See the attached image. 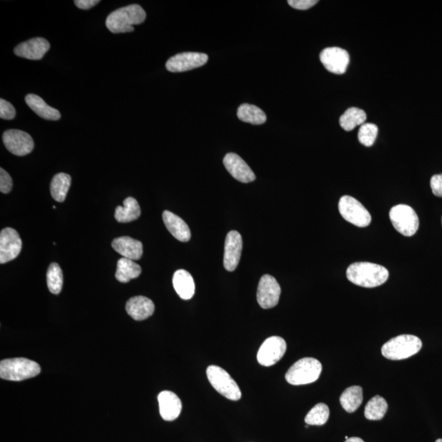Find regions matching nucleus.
<instances>
[{
  "mask_svg": "<svg viewBox=\"0 0 442 442\" xmlns=\"http://www.w3.org/2000/svg\"><path fill=\"white\" fill-rule=\"evenodd\" d=\"M173 286L179 297L190 300L195 294V283L191 274L184 269H179L174 274Z\"/></svg>",
  "mask_w": 442,
  "mask_h": 442,
  "instance_id": "22",
  "label": "nucleus"
},
{
  "mask_svg": "<svg viewBox=\"0 0 442 442\" xmlns=\"http://www.w3.org/2000/svg\"><path fill=\"white\" fill-rule=\"evenodd\" d=\"M238 118L240 121L252 124H264L267 120L266 115L258 107L244 104L239 107Z\"/></svg>",
  "mask_w": 442,
  "mask_h": 442,
  "instance_id": "29",
  "label": "nucleus"
},
{
  "mask_svg": "<svg viewBox=\"0 0 442 442\" xmlns=\"http://www.w3.org/2000/svg\"><path fill=\"white\" fill-rule=\"evenodd\" d=\"M146 12L139 4H131L115 10L107 16L106 25L114 34L134 32V25L143 23Z\"/></svg>",
  "mask_w": 442,
  "mask_h": 442,
  "instance_id": "2",
  "label": "nucleus"
},
{
  "mask_svg": "<svg viewBox=\"0 0 442 442\" xmlns=\"http://www.w3.org/2000/svg\"><path fill=\"white\" fill-rule=\"evenodd\" d=\"M430 184L433 195L442 197V175H433Z\"/></svg>",
  "mask_w": 442,
  "mask_h": 442,
  "instance_id": "37",
  "label": "nucleus"
},
{
  "mask_svg": "<svg viewBox=\"0 0 442 442\" xmlns=\"http://www.w3.org/2000/svg\"><path fill=\"white\" fill-rule=\"evenodd\" d=\"M123 207L118 206L115 212V219L119 223H129L139 219L141 210L138 201L134 197H129L124 199Z\"/></svg>",
  "mask_w": 442,
  "mask_h": 442,
  "instance_id": "24",
  "label": "nucleus"
},
{
  "mask_svg": "<svg viewBox=\"0 0 442 442\" xmlns=\"http://www.w3.org/2000/svg\"><path fill=\"white\" fill-rule=\"evenodd\" d=\"M346 277L355 285L363 287H379L387 282L388 270L380 265L371 263H355L346 270Z\"/></svg>",
  "mask_w": 442,
  "mask_h": 442,
  "instance_id": "1",
  "label": "nucleus"
},
{
  "mask_svg": "<svg viewBox=\"0 0 442 442\" xmlns=\"http://www.w3.org/2000/svg\"><path fill=\"white\" fill-rule=\"evenodd\" d=\"M158 404L162 418L165 421H174L182 411V402L175 394L170 390H163L157 397Z\"/></svg>",
  "mask_w": 442,
  "mask_h": 442,
  "instance_id": "18",
  "label": "nucleus"
},
{
  "mask_svg": "<svg viewBox=\"0 0 442 442\" xmlns=\"http://www.w3.org/2000/svg\"><path fill=\"white\" fill-rule=\"evenodd\" d=\"M207 376L213 388L230 401H239L242 397L241 390L230 373L221 367L208 368Z\"/></svg>",
  "mask_w": 442,
  "mask_h": 442,
  "instance_id": "6",
  "label": "nucleus"
},
{
  "mask_svg": "<svg viewBox=\"0 0 442 442\" xmlns=\"http://www.w3.org/2000/svg\"><path fill=\"white\" fill-rule=\"evenodd\" d=\"M435 442H442V439H437Z\"/></svg>",
  "mask_w": 442,
  "mask_h": 442,
  "instance_id": "40",
  "label": "nucleus"
},
{
  "mask_svg": "<svg viewBox=\"0 0 442 442\" xmlns=\"http://www.w3.org/2000/svg\"><path fill=\"white\" fill-rule=\"evenodd\" d=\"M363 402V389L360 386H351L342 393L340 397L341 405L349 413H354Z\"/></svg>",
  "mask_w": 442,
  "mask_h": 442,
  "instance_id": "25",
  "label": "nucleus"
},
{
  "mask_svg": "<svg viewBox=\"0 0 442 442\" xmlns=\"http://www.w3.org/2000/svg\"><path fill=\"white\" fill-rule=\"evenodd\" d=\"M441 224H442V217H441Z\"/></svg>",
  "mask_w": 442,
  "mask_h": 442,
  "instance_id": "42",
  "label": "nucleus"
},
{
  "mask_svg": "<svg viewBox=\"0 0 442 442\" xmlns=\"http://www.w3.org/2000/svg\"><path fill=\"white\" fill-rule=\"evenodd\" d=\"M329 418V408L324 403H319L309 411V413L305 418V422L307 425H316V426H322L328 422Z\"/></svg>",
  "mask_w": 442,
  "mask_h": 442,
  "instance_id": "32",
  "label": "nucleus"
},
{
  "mask_svg": "<svg viewBox=\"0 0 442 442\" xmlns=\"http://www.w3.org/2000/svg\"><path fill=\"white\" fill-rule=\"evenodd\" d=\"M111 246L124 258L138 261L143 256V243L128 236L115 239Z\"/></svg>",
  "mask_w": 442,
  "mask_h": 442,
  "instance_id": "20",
  "label": "nucleus"
},
{
  "mask_svg": "<svg viewBox=\"0 0 442 442\" xmlns=\"http://www.w3.org/2000/svg\"><path fill=\"white\" fill-rule=\"evenodd\" d=\"M345 442H364L362 439H360V437H349V439L346 440Z\"/></svg>",
  "mask_w": 442,
  "mask_h": 442,
  "instance_id": "39",
  "label": "nucleus"
},
{
  "mask_svg": "<svg viewBox=\"0 0 442 442\" xmlns=\"http://www.w3.org/2000/svg\"><path fill=\"white\" fill-rule=\"evenodd\" d=\"M281 287L273 276L265 274L261 277L257 289V302L263 309L276 307L280 301Z\"/></svg>",
  "mask_w": 442,
  "mask_h": 442,
  "instance_id": "10",
  "label": "nucleus"
},
{
  "mask_svg": "<svg viewBox=\"0 0 442 442\" xmlns=\"http://www.w3.org/2000/svg\"><path fill=\"white\" fill-rule=\"evenodd\" d=\"M3 141L6 148L16 156H25L34 148V141L27 132L8 130L3 133Z\"/></svg>",
  "mask_w": 442,
  "mask_h": 442,
  "instance_id": "11",
  "label": "nucleus"
},
{
  "mask_svg": "<svg viewBox=\"0 0 442 442\" xmlns=\"http://www.w3.org/2000/svg\"><path fill=\"white\" fill-rule=\"evenodd\" d=\"M224 165L234 179L242 183H251L256 179V175L247 162L237 154L231 153L224 157Z\"/></svg>",
  "mask_w": 442,
  "mask_h": 442,
  "instance_id": "16",
  "label": "nucleus"
},
{
  "mask_svg": "<svg viewBox=\"0 0 442 442\" xmlns=\"http://www.w3.org/2000/svg\"><path fill=\"white\" fill-rule=\"evenodd\" d=\"M16 117L14 107L6 100H0V118L3 120H12Z\"/></svg>",
  "mask_w": 442,
  "mask_h": 442,
  "instance_id": "34",
  "label": "nucleus"
},
{
  "mask_svg": "<svg viewBox=\"0 0 442 442\" xmlns=\"http://www.w3.org/2000/svg\"><path fill=\"white\" fill-rule=\"evenodd\" d=\"M321 372L322 364L318 360L302 358L291 366L285 379L287 383L294 386L310 384L319 379Z\"/></svg>",
  "mask_w": 442,
  "mask_h": 442,
  "instance_id": "5",
  "label": "nucleus"
},
{
  "mask_svg": "<svg viewBox=\"0 0 442 442\" xmlns=\"http://www.w3.org/2000/svg\"><path fill=\"white\" fill-rule=\"evenodd\" d=\"M163 221L170 233L180 242H188L191 239V232L181 218L169 211L162 214Z\"/></svg>",
  "mask_w": 442,
  "mask_h": 442,
  "instance_id": "21",
  "label": "nucleus"
},
{
  "mask_svg": "<svg viewBox=\"0 0 442 442\" xmlns=\"http://www.w3.org/2000/svg\"><path fill=\"white\" fill-rule=\"evenodd\" d=\"M339 212L346 221L364 228L370 225L371 216L368 210L359 201L351 196H343L339 200Z\"/></svg>",
  "mask_w": 442,
  "mask_h": 442,
  "instance_id": "8",
  "label": "nucleus"
},
{
  "mask_svg": "<svg viewBox=\"0 0 442 442\" xmlns=\"http://www.w3.org/2000/svg\"><path fill=\"white\" fill-rule=\"evenodd\" d=\"M50 49V44L44 38L37 37L21 43L16 47L14 54L18 57L30 60H40Z\"/></svg>",
  "mask_w": 442,
  "mask_h": 442,
  "instance_id": "17",
  "label": "nucleus"
},
{
  "mask_svg": "<svg viewBox=\"0 0 442 442\" xmlns=\"http://www.w3.org/2000/svg\"><path fill=\"white\" fill-rule=\"evenodd\" d=\"M422 346V341L418 337L403 334L386 342L382 347V354L388 360H405L417 354Z\"/></svg>",
  "mask_w": 442,
  "mask_h": 442,
  "instance_id": "4",
  "label": "nucleus"
},
{
  "mask_svg": "<svg viewBox=\"0 0 442 442\" xmlns=\"http://www.w3.org/2000/svg\"><path fill=\"white\" fill-rule=\"evenodd\" d=\"M142 272L140 266L132 261L127 258L120 259L118 261L117 272H115V278L121 283H128L134 278H138Z\"/></svg>",
  "mask_w": 442,
  "mask_h": 442,
  "instance_id": "26",
  "label": "nucleus"
},
{
  "mask_svg": "<svg viewBox=\"0 0 442 442\" xmlns=\"http://www.w3.org/2000/svg\"><path fill=\"white\" fill-rule=\"evenodd\" d=\"M12 178L3 168L0 169V191L2 194H8L12 190Z\"/></svg>",
  "mask_w": 442,
  "mask_h": 442,
  "instance_id": "35",
  "label": "nucleus"
},
{
  "mask_svg": "<svg viewBox=\"0 0 442 442\" xmlns=\"http://www.w3.org/2000/svg\"><path fill=\"white\" fill-rule=\"evenodd\" d=\"M98 3H100V0H76L75 1L76 6L84 10H89L97 5Z\"/></svg>",
  "mask_w": 442,
  "mask_h": 442,
  "instance_id": "38",
  "label": "nucleus"
},
{
  "mask_svg": "<svg viewBox=\"0 0 442 442\" xmlns=\"http://www.w3.org/2000/svg\"><path fill=\"white\" fill-rule=\"evenodd\" d=\"M47 285L50 293L58 295L61 293L63 285V274L61 267L57 263L49 266L47 272Z\"/></svg>",
  "mask_w": 442,
  "mask_h": 442,
  "instance_id": "31",
  "label": "nucleus"
},
{
  "mask_svg": "<svg viewBox=\"0 0 442 442\" xmlns=\"http://www.w3.org/2000/svg\"><path fill=\"white\" fill-rule=\"evenodd\" d=\"M71 178L66 173H58L50 184V192L53 199L58 203H63L65 201L67 192L71 186Z\"/></svg>",
  "mask_w": 442,
  "mask_h": 442,
  "instance_id": "27",
  "label": "nucleus"
},
{
  "mask_svg": "<svg viewBox=\"0 0 442 442\" xmlns=\"http://www.w3.org/2000/svg\"><path fill=\"white\" fill-rule=\"evenodd\" d=\"M208 56L203 53L186 52L171 57L166 62V69L170 72H184L205 65Z\"/></svg>",
  "mask_w": 442,
  "mask_h": 442,
  "instance_id": "12",
  "label": "nucleus"
},
{
  "mask_svg": "<svg viewBox=\"0 0 442 442\" xmlns=\"http://www.w3.org/2000/svg\"><path fill=\"white\" fill-rule=\"evenodd\" d=\"M388 408V403L384 397L375 396L367 403L364 409V416L367 419L373 421L383 419L387 413Z\"/></svg>",
  "mask_w": 442,
  "mask_h": 442,
  "instance_id": "30",
  "label": "nucleus"
},
{
  "mask_svg": "<svg viewBox=\"0 0 442 442\" xmlns=\"http://www.w3.org/2000/svg\"><path fill=\"white\" fill-rule=\"evenodd\" d=\"M389 217L394 228L406 237L416 234L419 227V220L415 210L410 206L400 204L390 210Z\"/></svg>",
  "mask_w": 442,
  "mask_h": 442,
  "instance_id": "7",
  "label": "nucleus"
},
{
  "mask_svg": "<svg viewBox=\"0 0 442 442\" xmlns=\"http://www.w3.org/2000/svg\"><path fill=\"white\" fill-rule=\"evenodd\" d=\"M243 239L238 231H230L225 243L224 266L228 272H234L241 258Z\"/></svg>",
  "mask_w": 442,
  "mask_h": 442,
  "instance_id": "15",
  "label": "nucleus"
},
{
  "mask_svg": "<svg viewBox=\"0 0 442 442\" xmlns=\"http://www.w3.org/2000/svg\"><path fill=\"white\" fill-rule=\"evenodd\" d=\"M287 350V343L281 337H270L263 343L257 353V362L261 366L269 367L283 358Z\"/></svg>",
  "mask_w": 442,
  "mask_h": 442,
  "instance_id": "9",
  "label": "nucleus"
},
{
  "mask_svg": "<svg viewBox=\"0 0 442 442\" xmlns=\"http://www.w3.org/2000/svg\"><path fill=\"white\" fill-rule=\"evenodd\" d=\"M40 364L27 358H14L1 360L0 377L8 381L20 382L40 375Z\"/></svg>",
  "mask_w": 442,
  "mask_h": 442,
  "instance_id": "3",
  "label": "nucleus"
},
{
  "mask_svg": "<svg viewBox=\"0 0 442 442\" xmlns=\"http://www.w3.org/2000/svg\"><path fill=\"white\" fill-rule=\"evenodd\" d=\"M377 133H379V128L376 124L372 123L363 124L360 126L358 133L360 143L366 146V147H371L375 144Z\"/></svg>",
  "mask_w": 442,
  "mask_h": 442,
  "instance_id": "33",
  "label": "nucleus"
},
{
  "mask_svg": "<svg viewBox=\"0 0 442 442\" xmlns=\"http://www.w3.org/2000/svg\"><path fill=\"white\" fill-rule=\"evenodd\" d=\"M23 247L20 236L14 229L5 228L0 233V263L5 264L18 257Z\"/></svg>",
  "mask_w": 442,
  "mask_h": 442,
  "instance_id": "13",
  "label": "nucleus"
},
{
  "mask_svg": "<svg viewBox=\"0 0 442 442\" xmlns=\"http://www.w3.org/2000/svg\"><path fill=\"white\" fill-rule=\"evenodd\" d=\"M367 115L362 109L357 107H350L339 119V123L343 130L351 131L354 130L356 126H362L366 122Z\"/></svg>",
  "mask_w": 442,
  "mask_h": 442,
  "instance_id": "28",
  "label": "nucleus"
},
{
  "mask_svg": "<svg viewBox=\"0 0 442 442\" xmlns=\"http://www.w3.org/2000/svg\"><path fill=\"white\" fill-rule=\"evenodd\" d=\"M287 3L296 10H307L309 8L315 6L318 1L317 0H289Z\"/></svg>",
  "mask_w": 442,
  "mask_h": 442,
  "instance_id": "36",
  "label": "nucleus"
},
{
  "mask_svg": "<svg viewBox=\"0 0 442 442\" xmlns=\"http://www.w3.org/2000/svg\"><path fill=\"white\" fill-rule=\"evenodd\" d=\"M345 439H346V440L349 439V437L346 436V437H345Z\"/></svg>",
  "mask_w": 442,
  "mask_h": 442,
  "instance_id": "41",
  "label": "nucleus"
},
{
  "mask_svg": "<svg viewBox=\"0 0 442 442\" xmlns=\"http://www.w3.org/2000/svg\"><path fill=\"white\" fill-rule=\"evenodd\" d=\"M25 100L30 109L35 111L38 117L43 119L49 120V121H58L61 118V114L58 110L47 104L40 96H36V94H28L25 96Z\"/></svg>",
  "mask_w": 442,
  "mask_h": 442,
  "instance_id": "23",
  "label": "nucleus"
},
{
  "mask_svg": "<svg viewBox=\"0 0 442 442\" xmlns=\"http://www.w3.org/2000/svg\"><path fill=\"white\" fill-rule=\"evenodd\" d=\"M126 310L128 315L137 321H142L149 318L155 311V305L151 299L137 296L129 300L126 302Z\"/></svg>",
  "mask_w": 442,
  "mask_h": 442,
  "instance_id": "19",
  "label": "nucleus"
},
{
  "mask_svg": "<svg viewBox=\"0 0 442 442\" xmlns=\"http://www.w3.org/2000/svg\"><path fill=\"white\" fill-rule=\"evenodd\" d=\"M320 58L326 69L337 75L344 74L350 63L347 51L338 47L324 49L322 51Z\"/></svg>",
  "mask_w": 442,
  "mask_h": 442,
  "instance_id": "14",
  "label": "nucleus"
}]
</instances>
